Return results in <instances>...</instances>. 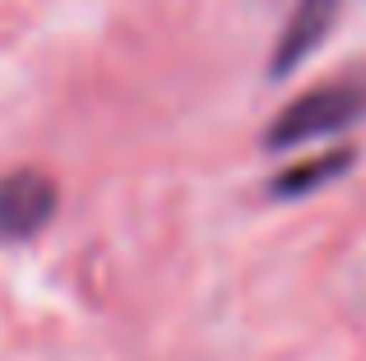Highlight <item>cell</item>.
Masks as SVG:
<instances>
[{"mask_svg": "<svg viewBox=\"0 0 366 361\" xmlns=\"http://www.w3.org/2000/svg\"><path fill=\"white\" fill-rule=\"evenodd\" d=\"M366 116V70H352L343 79H330L320 88L302 93L297 102H287L283 111L274 116L264 135V148L283 153V148H302L315 144V139L343 135L348 126H357Z\"/></svg>", "mask_w": 366, "mask_h": 361, "instance_id": "1", "label": "cell"}, {"mask_svg": "<svg viewBox=\"0 0 366 361\" xmlns=\"http://www.w3.org/2000/svg\"><path fill=\"white\" fill-rule=\"evenodd\" d=\"M56 213V185L42 172H14L0 180V236L28 241L37 236Z\"/></svg>", "mask_w": 366, "mask_h": 361, "instance_id": "2", "label": "cell"}, {"mask_svg": "<svg viewBox=\"0 0 366 361\" xmlns=\"http://www.w3.org/2000/svg\"><path fill=\"white\" fill-rule=\"evenodd\" d=\"M339 14H343V0H297L292 19H287L283 37H278V46H274L269 74H274V79H287L302 61H311L315 46H320L325 37H330V28L339 24Z\"/></svg>", "mask_w": 366, "mask_h": 361, "instance_id": "3", "label": "cell"}]
</instances>
